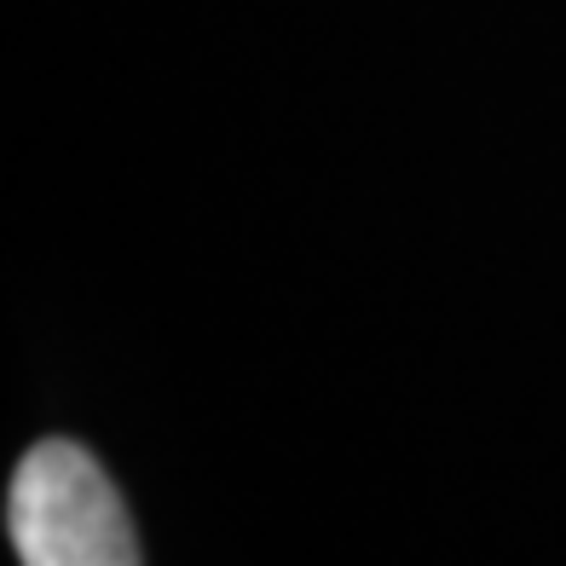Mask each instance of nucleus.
<instances>
[{"label": "nucleus", "mask_w": 566, "mask_h": 566, "mask_svg": "<svg viewBox=\"0 0 566 566\" xmlns=\"http://www.w3.org/2000/svg\"><path fill=\"white\" fill-rule=\"evenodd\" d=\"M7 532L23 566H139V537L122 492L70 440H41L18 462Z\"/></svg>", "instance_id": "obj_1"}]
</instances>
